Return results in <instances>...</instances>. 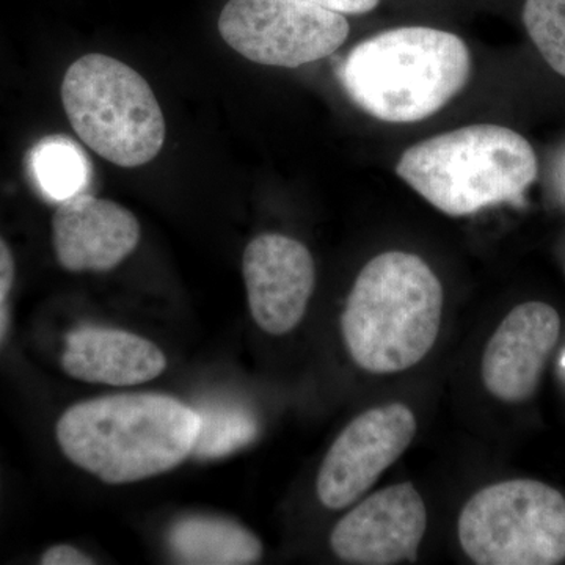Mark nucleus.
Returning <instances> with one entry per match:
<instances>
[{
	"mask_svg": "<svg viewBox=\"0 0 565 565\" xmlns=\"http://www.w3.org/2000/svg\"><path fill=\"white\" fill-rule=\"evenodd\" d=\"M193 408L167 394L129 393L84 401L57 423L71 462L106 484H129L173 470L192 455Z\"/></svg>",
	"mask_w": 565,
	"mask_h": 565,
	"instance_id": "f257e3e1",
	"label": "nucleus"
},
{
	"mask_svg": "<svg viewBox=\"0 0 565 565\" xmlns=\"http://www.w3.org/2000/svg\"><path fill=\"white\" fill-rule=\"evenodd\" d=\"M444 313V288L414 253L375 256L356 277L341 330L353 362L393 374L422 362L434 348Z\"/></svg>",
	"mask_w": 565,
	"mask_h": 565,
	"instance_id": "f03ea898",
	"label": "nucleus"
},
{
	"mask_svg": "<svg viewBox=\"0 0 565 565\" xmlns=\"http://www.w3.org/2000/svg\"><path fill=\"white\" fill-rule=\"evenodd\" d=\"M470 74V50L460 36L408 25L360 41L345 58L341 84L371 117L416 122L444 109Z\"/></svg>",
	"mask_w": 565,
	"mask_h": 565,
	"instance_id": "7ed1b4c3",
	"label": "nucleus"
},
{
	"mask_svg": "<svg viewBox=\"0 0 565 565\" xmlns=\"http://www.w3.org/2000/svg\"><path fill=\"white\" fill-rule=\"evenodd\" d=\"M537 156L522 134L473 125L416 143L396 173L426 202L451 217L516 203L537 178Z\"/></svg>",
	"mask_w": 565,
	"mask_h": 565,
	"instance_id": "20e7f679",
	"label": "nucleus"
},
{
	"mask_svg": "<svg viewBox=\"0 0 565 565\" xmlns=\"http://www.w3.org/2000/svg\"><path fill=\"white\" fill-rule=\"evenodd\" d=\"M62 103L74 132L115 166L151 162L166 141V120L150 84L104 54L77 58L62 82Z\"/></svg>",
	"mask_w": 565,
	"mask_h": 565,
	"instance_id": "39448f33",
	"label": "nucleus"
},
{
	"mask_svg": "<svg viewBox=\"0 0 565 565\" xmlns=\"http://www.w3.org/2000/svg\"><path fill=\"white\" fill-rule=\"evenodd\" d=\"M459 539L476 564H561L565 561V498L534 479L486 487L463 505Z\"/></svg>",
	"mask_w": 565,
	"mask_h": 565,
	"instance_id": "423d86ee",
	"label": "nucleus"
},
{
	"mask_svg": "<svg viewBox=\"0 0 565 565\" xmlns=\"http://www.w3.org/2000/svg\"><path fill=\"white\" fill-rule=\"evenodd\" d=\"M218 32L247 61L299 68L334 54L348 40L349 22L308 0H228Z\"/></svg>",
	"mask_w": 565,
	"mask_h": 565,
	"instance_id": "0eeeda50",
	"label": "nucleus"
},
{
	"mask_svg": "<svg viewBox=\"0 0 565 565\" xmlns=\"http://www.w3.org/2000/svg\"><path fill=\"white\" fill-rule=\"evenodd\" d=\"M416 434L414 412L404 404L371 408L338 435L319 470L316 490L326 508L355 503L392 467Z\"/></svg>",
	"mask_w": 565,
	"mask_h": 565,
	"instance_id": "6e6552de",
	"label": "nucleus"
},
{
	"mask_svg": "<svg viewBox=\"0 0 565 565\" xmlns=\"http://www.w3.org/2000/svg\"><path fill=\"white\" fill-rule=\"evenodd\" d=\"M426 527L422 494L404 482L371 494L345 514L333 527L330 546L349 564L414 563Z\"/></svg>",
	"mask_w": 565,
	"mask_h": 565,
	"instance_id": "1a4fd4ad",
	"label": "nucleus"
},
{
	"mask_svg": "<svg viewBox=\"0 0 565 565\" xmlns=\"http://www.w3.org/2000/svg\"><path fill=\"white\" fill-rule=\"evenodd\" d=\"M243 274L259 329L285 334L299 326L316 285L315 259L302 243L285 234H259L245 247Z\"/></svg>",
	"mask_w": 565,
	"mask_h": 565,
	"instance_id": "9d476101",
	"label": "nucleus"
},
{
	"mask_svg": "<svg viewBox=\"0 0 565 565\" xmlns=\"http://www.w3.org/2000/svg\"><path fill=\"white\" fill-rule=\"evenodd\" d=\"M561 318L552 305H519L494 330L482 356L486 388L504 403L530 399L541 384L545 364L555 351Z\"/></svg>",
	"mask_w": 565,
	"mask_h": 565,
	"instance_id": "9b49d317",
	"label": "nucleus"
},
{
	"mask_svg": "<svg viewBox=\"0 0 565 565\" xmlns=\"http://www.w3.org/2000/svg\"><path fill=\"white\" fill-rule=\"evenodd\" d=\"M140 241V223L131 211L82 192L58 203L52 218V243L63 269L107 273L125 262Z\"/></svg>",
	"mask_w": 565,
	"mask_h": 565,
	"instance_id": "f8f14e48",
	"label": "nucleus"
},
{
	"mask_svg": "<svg viewBox=\"0 0 565 565\" xmlns=\"http://www.w3.org/2000/svg\"><path fill=\"white\" fill-rule=\"evenodd\" d=\"M65 373L88 384L132 386L154 381L166 371V353L139 334L85 326L66 337Z\"/></svg>",
	"mask_w": 565,
	"mask_h": 565,
	"instance_id": "ddd939ff",
	"label": "nucleus"
},
{
	"mask_svg": "<svg viewBox=\"0 0 565 565\" xmlns=\"http://www.w3.org/2000/svg\"><path fill=\"white\" fill-rule=\"evenodd\" d=\"M169 544L182 564L247 565L263 556V544L252 531L215 515L180 520L170 531Z\"/></svg>",
	"mask_w": 565,
	"mask_h": 565,
	"instance_id": "4468645a",
	"label": "nucleus"
},
{
	"mask_svg": "<svg viewBox=\"0 0 565 565\" xmlns=\"http://www.w3.org/2000/svg\"><path fill=\"white\" fill-rule=\"evenodd\" d=\"M31 170L40 191L52 202H65L92 184L90 159L66 136L40 140L31 152Z\"/></svg>",
	"mask_w": 565,
	"mask_h": 565,
	"instance_id": "2eb2a0df",
	"label": "nucleus"
},
{
	"mask_svg": "<svg viewBox=\"0 0 565 565\" xmlns=\"http://www.w3.org/2000/svg\"><path fill=\"white\" fill-rule=\"evenodd\" d=\"M195 412L199 430L191 456L199 459H221L233 455L258 437V419L244 405L210 403Z\"/></svg>",
	"mask_w": 565,
	"mask_h": 565,
	"instance_id": "dca6fc26",
	"label": "nucleus"
},
{
	"mask_svg": "<svg viewBox=\"0 0 565 565\" xmlns=\"http://www.w3.org/2000/svg\"><path fill=\"white\" fill-rule=\"evenodd\" d=\"M523 24L544 61L565 79V0H525Z\"/></svg>",
	"mask_w": 565,
	"mask_h": 565,
	"instance_id": "f3484780",
	"label": "nucleus"
},
{
	"mask_svg": "<svg viewBox=\"0 0 565 565\" xmlns=\"http://www.w3.org/2000/svg\"><path fill=\"white\" fill-rule=\"evenodd\" d=\"M40 563L43 565H90L95 564V561L84 555L76 546L55 545L41 556Z\"/></svg>",
	"mask_w": 565,
	"mask_h": 565,
	"instance_id": "a211bd4d",
	"label": "nucleus"
},
{
	"mask_svg": "<svg viewBox=\"0 0 565 565\" xmlns=\"http://www.w3.org/2000/svg\"><path fill=\"white\" fill-rule=\"evenodd\" d=\"M334 13L340 14H366L381 3V0H308Z\"/></svg>",
	"mask_w": 565,
	"mask_h": 565,
	"instance_id": "6ab92c4d",
	"label": "nucleus"
},
{
	"mask_svg": "<svg viewBox=\"0 0 565 565\" xmlns=\"http://www.w3.org/2000/svg\"><path fill=\"white\" fill-rule=\"evenodd\" d=\"M14 281V259L9 245L0 237V303L6 302Z\"/></svg>",
	"mask_w": 565,
	"mask_h": 565,
	"instance_id": "aec40b11",
	"label": "nucleus"
},
{
	"mask_svg": "<svg viewBox=\"0 0 565 565\" xmlns=\"http://www.w3.org/2000/svg\"><path fill=\"white\" fill-rule=\"evenodd\" d=\"M10 327V311L7 303H0V344L6 340L7 333H9Z\"/></svg>",
	"mask_w": 565,
	"mask_h": 565,
	"instance_id": "412c9836",
	"label": "nucleus"
},
{
	"mask_svg": "<svg viewBox=\"0 0 565 565\" xmlns=\"http://www.w3.org/2000/svg\"><path fill=\"white\" fill-rule=\"evenodd\" d=\"M561 364H563V366L565 367V353L563 355V360H561Z\"/></svg>",
	"mask_w": 565,
	"mask_h": 565,
	"instance_id": "4be33fe9",
	"label": "nucleus"
}]
</instances>
